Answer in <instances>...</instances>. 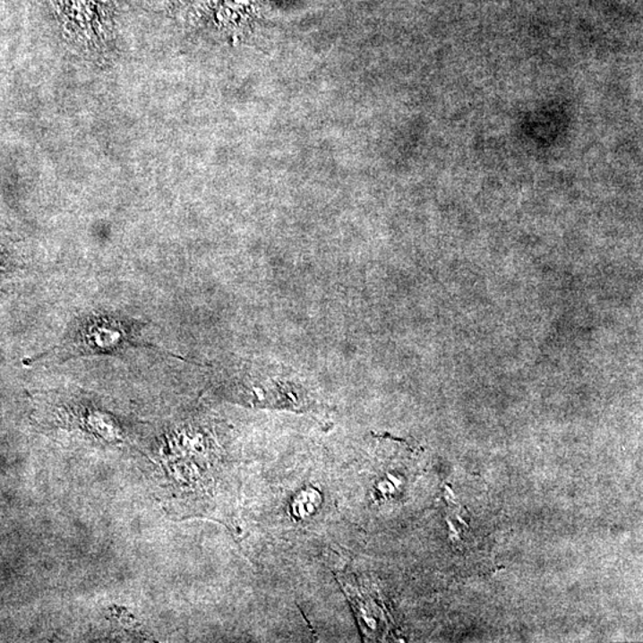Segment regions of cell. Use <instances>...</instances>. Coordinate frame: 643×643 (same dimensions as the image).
Masks as SVG:
<instances>
[{"instance_id": "obj_1", "label": "cell", "mask_w": 643, "mask_h": 643, "mask_svg": "<svg viewBox=\"0 0 643 643\" xmlns=\"http://www.w3.org/2000/svg\"><path fill=\"white\" fill-rule=\"evenodd\" d=\"M103 322L104 323L90 325L96 331L91 335L103 339V341L89 342L77 347L79 356H82L84 353L114 352V350L124 348L126 346H143L135 342V339H130V336L126 335V332L123 331L121 327L118 328L115 323Z\"/></svg>"}]
</instances>
